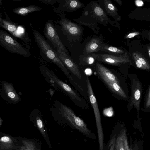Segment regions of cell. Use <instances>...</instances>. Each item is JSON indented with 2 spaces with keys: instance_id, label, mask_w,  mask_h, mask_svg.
I'll list each match as a JSON object with an SVG mask.
<instances>
[{
  "instance_id": "34",
  "label": "cell",
  "mask_w": 150,
  "mask_h": 150,
  "mask_svg": "<svg viewBox=\"0 0 150 150\" xmlns=\"http://www.w3.org/2000/svg\"><path fill=\"white\" fill-rule=\"evenodd\" d=\"M2 4V0H0V7Z\"/></svg>"
},
{
  "instance_id": "28",
  "label": "cell",
  "mask_w": 150,
  "mask_h": 150,
  "mask_svg": "<svg viewBox=\"0 0 150 150\" xmlns=\"http://www.w3.org/2000/svg\"><path fill=\"white\" fill-rule=\"evenodd\" d=\"M140 33V32H135L130 33L126 35L125 38H133L134 36L139 35Z\"/></svg>"
},
{
  "instance_id": "31",
  "label": "cell",
  "mask_w": 150,
  "mask_h": 150,
  "mask_svg": "<svg viewBox=\"0 0 150 150\" xmlns=\"http://www.w3.org/2000/svg\"><path fill=\"white\" fill-rule=\"evenodd\" d=\"M127 150H138V148L137 146L136 145L134 146V148H132V146H131Z\"/></svg>"
},
{
  "instance_id": "20",
  "label": "cell",
  "mask_w": 150,
  "mask_h": 150,
  "mask_svg": "<svg viewBox=\"0 0 150 150\" xmlns=\"http://www.w3.org/2000/svg\"><path fill=\"white\" fill-rule=\"evenodd\" d=\"M104 4L107 13L111 16L117 14V9L110 0H104Z\"/></svg>"
},
{
  "instance_id": "13",
  "label": "cell",
  "mask_w": 150,
  "mask_h": 150,
  "mask_svg": "<svg viewBox=\"0 0 150 150\" xmlns=\"http://www.w3.org/2000/svg\"><path fill=\"white\" fill-rule=\"evenodd\" d=\"M59 4L57 8L62 12H72L83 7V4L78 0H57Z\"/></svg>"
},
{
  "instance_id": "10",
  "label": "cell",
  "mask_w": 150,
  "mask_h": 150,
  "mask_svg": "<svg viewBox=\"0 0 150 150\" xmlns=\"http://www.w3.org/2000/svg\"><path fill=\"white\" fill-rule=\"evenodd\" d=\"M96 59L108 64L117 66L131 62L130 57L127 53L121 55L97 54Z\"/></svg>"
},
{
  "instance_id": "12",
  "label": "cell",
  "mask_w": 150,
  "mask_h": 150,
  "mask_svg": "<svg viewBox=\"0 0 150 150\" xmlns=\"http://www.w3.org/2000/svg\"><path fill=\"white\" fill-rule=\"evenodd\" d=\"M95 67L97 74L103 82H115L120 85L117 76L106 67L98 62L95 64Z\"/></svg>"
},
{
  "instance_id": "27",
  "label": "cell",
  "mask_w": 150,
  "mask_h": 150,
  "mask_svg": "<svg viewBox=\"0 0 150 150\" xmlns=\"http://www.w3.org/2000/svg\"><path fill=\"white\" fill-rule=\"evenodd\" d=\"M48 5H53L57 1V0H36Z\"/></svg>"
},
{
  "instance_id": "16",
  "label": "cell",
  "mask_w": 150,
  "mask_h": 150,
  "mask_svg": "<svg viewBox=\"0 0 150 150\" xmlns=\"http://www.w3.org/2000/svg\"><path fill=\"white\" fill-rule=\"evenodd\" d=\"M22 145L20 150H39L41 148V143L34 139H25L22 141Z\"/></svg>"
},
{
  "instance_id": "17",
  "label": "cell",
  "mask_w": 150,
  "mask_h": 150,
  "mask_svg": "<svg viewBox=\"0 0 150 150\" xmlns=\"http://www.w3.org/2000/svg\"><path fill=\"white\" fill-rule=\"evenodd\" d=\"M16 148L14 141L10 137L5 135L0 138V149L1 150H11Z\"/></svg>"
},
{
  "instance_id": "32",
  "label": "cell",
  "mask_w": 150,
  "mask_h": 150,
  "mask_svg": "<svg viewBox=\"0 0 150 150\" xmlns=\"http://www.w3.org/2000/svg\"><path fill=\"white\" fill-rule=\"evenodd\" d=\"M116 2L120 6H122V3L121 0H115Z\"/></svg>"
},
{
  "instance_id": "33",
  "label": "cell",
  "mask_w": 150,
  "mask_h": 150,
  "mask_svg": "<svg viewBox=\"0 0 150 150\" xmlns=\"http://www.w3.org/2000/svg\"><path fill=\"white\" fill-rule=\"evenodd\" d=\"M148 54H149V57H150V49L149 48V49L148 50Z\"/></svg>"
},
{
  "instance_id": "9",
  "label": "cell",
  "mask_w": 150,
  "mask_h": 150,
  "mask_svg": "<svg viewBox=\"0 0 150 150\" xmlns=\"http://www.w3.org/2000/svg\"><path fill=\"white\" fill-rule=\"evenodd\" d=\"M40 67L44 72L45 73L51 83L57 86L69 95L72 99L81 101L80 97L71 88L69 85L59 79L51 71L43 65H41Z\"/></svg>"
},
{
  "instance_id": "15",
  "label": "cell",
  "mask_w": 150,
  "mask_h": 150,
  "mask_svg": "<svg viewBox=\"0 0 150 150\" xmlns=\"http://www.w3.org/2000/svg\"><path fill=\"white\" fill-rule=\"evenodd\" d=\"M42 8L35 5H32L28 6L20 7L13 9L12 11L15 13L22 16L28 14L30 13L41 11Z\"/></svg>"
},
{
  "instance_id": "1",
  "label": "cell",
  "mask_w": 150,
  "mask_h": 150,
  "mask_svg": "<svg viewBox=\"0 0 150 150\" xmlns=\"http://www.w3.org/2000/svg\"><path fill=\"white\" fill-rule=\"evenodd\" d=\"M53 9L60 18L54 25L56 31L63 44L71 52V57H77L79 55L83 28L66 18L64 12L57 8L53 6Z\"/></svg>"
},
{
  "instance_id": "3",
  "label": "cell",
  "mask_w": 150,
  "mask_h": 150,
  "mask_svg": "<svg viewBox=\"0 0 150 150\" xmlns=\"http://www.w3.org/2000/svg\"><path fill=\"white\" fill-rule=\"evenodd\" d=\"M4 12L5 19L0 18V27L4 28L14 38L23 41L26 45V47L29 50L31 39L24 27L11 21L9 18L5 10Z\"/></svg>"
},
{
  "instance_id": "29",
  "label": "cell",
  "mask_w": 150,
  "mask_h": 150,
  "mask_svg": "<svg viewBox=\"0 0 150 150\" xmlns=\"http://www.w3.org/2000/svg\"><path fill=\"white\" fill-rule=\"evenodd\" d=\"M136 5L138 7L142 6L144 4L143 1L141 0H137L135 1Z\"/></svg>"
},
{
  "instance_id": "21",
  "label": "cell",
  "mask_w": 150,
  "mask_h": 150,
  "mask_svg": "<svg viewBox=\"0 0 150 150\" xmlns=\"http://www.w3.org/2000/svg\"><path fill=\"white\" fill-rule=\"evenodd\" d=\"M129 147L125 146L121 136L119 134L115 139V150H127Z\"/></svg>"
},
{
  "instance_id": "7",
  "label": "cell",
  "mask_w": 150,
  "mask_h": 150,
  "mask_svg": "<svg viewBox=\"0 0 150 150\" xmlns=\"http://www.w3.org/2000/svg\"><path fill=\"white\" fill-rule=\"evenodd\" d=\"M130 77L131 93L127 107L128 111H129L134 107L136 109L139 117L142 92V85L137 76L132 78Z\"/></svg>"
},
{
  "instance_id": "23",
  "label": "cell",
  "mask_w": 150,
  "mask_h": 150,
  "mask_svg": "<svg viewBox=\"0 0 150 150\" xmlns=\"http://www.w3.org/2000/svg\"><path fill=\"white\" fill-rule=\"evenodd\" d=\"M133 54L135 56L137 59L141 62L142 64L146 68L147 70L150 69V65L149 63L141 54L137 52H134Z\"/></svg>"
},
{
  "instance_id": "25",
  "label": "cell",
  "mask_w": 150,
  "mask_h": 150,
  "mask_svg": "<svg viewBox=\"0 0 150 150\" xmlns=\"http://www.w3.org/2000/svg\"><path fill=\"white\" fill-rule=\"evenodd\" d=\"M116 139V135H114L111 139L107 150H114Z\"/></svg>"
},
{
  "instance_id": "35",
  "label": "cell",
  "mask_w": 150,
  "mask_h": 150,
  "mask_svg": "<svg viewBox=\"0 0 150 150\" xmlns=\"http://www.w3.org/2000/svg\"><path fill=\"white\" fill-rule=\"evenodd\" d=\"M39 150H42V149H39Z\"/></svg>"
},
{
  "instance_id": "11",
  "label": "cell",
  "mask_w": 150,
  "mask_h": 150,
  "mask_svg": "<svg viewBox=\"0 0 150 150\" xmlns=\"http://www.w3.org/2000/svg\"><path fill=\"white\" fill-rule=\"evenodd\" d=\"M57 55L67 69L69 70L78 79H81V75L77 64L71 56L60 51H56Z\"/></svg>"
},
{
  "instance_id": "30",
  "label": "cell",
  "mask_w": 150,
  "mask_h": 150,
  "mask_svg": "<svg viewBox=\"0 0 150 150\" xmlns=\"http://www.w3.org/2000/svg\"><path fill=\"white\" fill-rule=\"evenodd\" d=\"M8 95L11 98H14L16 97V95L13 92L9 91L8 93Z\"/></svg>"
},
{
  "instance_id": "26",
  "label": "cell",
  "mask_w": 150,
  "mask_h": 150,
  "mask_svg": "<svg viewBox=\"0 0 150 150\" xmlns=\"http://www.w3.org/2000/svg\"><path fill=\"white\" fill-rule=\"evenodd\" d=\"M94 13L97 16H103L104 15V12L102 9L98 6H96L93 9Z\"/></svg>"
},
{
  "instance_id": "14",
  "label": "cell",
  "mask_w": 150,
  "mask_h": 150,
  "mask_svg": "<svg viewBox=\"0 0 150 150\" xmlns=\"http://www.w3.org/2000/svg\"><path fill=\"white\" fill-rule=\"evenodd\" d=\"M102 44L101 40L97 38H93L87 43L81 54L87 55L100 50ZM81 55V54H80Z\"/></svg>"
},
{
  "instance_id": "5",
  "label": "cell",
  "mask_w": 150,
  "mask_h": 150,
  "mask_svg": "<svg viewBox=\"0 0 150 150\" xmlns=\"http://www.w3.org/2000/svg\"><path fill=\"white\" fill-rule=\"evenodd\" d=\"M59 113L72 128L79 131L86 136L91 138L92 133L84 121L77 116L73 111L67 106L60 105Z\"/></svg>"
},
{
  "instance_id": "6",
  "label": "cell",
  "mask_w": 150,
  "mask_h": 150,
  "mask_svg": "<svg viewBox=\"0 0 150 150\" xmlns=\"http://www.w3.org/2000/svg\"><path fill=\"white\" fill-rule=\"evenodd\" d=\"M44 33L48 43L56 51H60L70 56L68 50L61 41L57 33L53 21L48 19L46 23L44 30Z\"/></svg>"
},
{
  "instance_id": "2",
  "label": "cell",
  "mask_w": 150,
  "mask_h": 150,
  "mask_svg": "<svg viewBox=\"0 0 150 150\" xmlns=\"http://www.w3.org/2000/svg\"><path fill=\"white\" fill-rule=\"evenodd\" d=\"M33 33L35 41L40 49V55L45 59L55 64L74 85L79 88L80 86L74 80L65 66L58 57L56 51L51 46L39 32L33 30Z\"/></svg>"
},
{
  "instance_id": "24",
  "label": "cell",
  "mask_w": 150,
  "mask_h": 150,
  "mask_svg": "<svg viewBox=\"0 0 150 150\" xmlns=\"http://www.w3.org/2000/svg\"><path fill=\"white\" fill-rule=\"evenodd\" d=\"M132 56L135 65L137 68L141 69L147 70L146 68L137 59L135 56L133 54Z\"/></svg>"
},
{
  "instance_id": "18",
  "label": "cell",
  "mask_w": 150,
  "mask_h": 150,
  "mask_svg": "<svg viewBox=\"0 0 150 150\" xmlns=\"http://www.w3.org/2000/svg\"><path fill=\"white\" fill-rule=\"evenodd\" d=\"M100 50L105 51L111 54H117V55H123L127 53L123 50L115 47L102 44L100 46Z\"/></svg>"
},
{
  "instance_id": "8",
  "label": "cell",
  "mask_w": 150,
  "mask_h": 150,
  "mask_svg": "<svg viewBox=\"0 0 150 150\" xmlns=\"http://www.w3.org/2000/svg\"><path fill=\"white\" fill-rule=\"evenodd\" d=\"M88 93L91 104L93 108L98 133L99 147L103 150L104 147L103 135L101 125V117L99 108L88 77H86Z\"/></svg>"
},
{
  "instance_id": "22",
  "label": "cell",
  "mask_w": 150,
  "mask_h": 150,
  "mask_svg": "<svg viewBox=\"0 0 150 150\" xmlns=\"http://www.w3.org/2000/svg\"><path fill=\"white\" fill-rule=\"evenodd\" d=\"M150 107V86L149 85L146 91L144 99L143 108L141 110L144 111H147Z\"/></svg>"
},
{
  "instance_id": "4",
  "label": "cell",
  "mask_w": 150,
  "mask_h": 150,
  "mask_svg": "<svg viewBox=\"0 0 150 150\" xmlns=\"http://www.w3.org/2000/svg\"><path fill=\"white\" fill-rule=\"evenodd\" d=\"M0 45L12 54L27 57L31 55L29 49L25 47L10 33L0 29Z\"/></svg>"
},
{
  "instance_id": "19",
  "label": "cell",
  "mask_w": 150,
  "mask_h": 150,
  "mask_svg": "<svg viewBox=\"0 0 150 150\" xmlns=\"http://www.w3.org/2000/svg\"><path fill=\"white\" fill-rule=\"evenodd\" d=\"M97 54H91L87 55L81 54L79 57V61L84 65H89L93 64L96 59Z\"/></svg>"
}]
</instances>
